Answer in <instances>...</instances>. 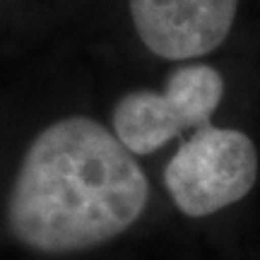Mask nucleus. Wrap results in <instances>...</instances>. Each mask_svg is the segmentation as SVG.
<instances>
[{
	"label": "nucleus",
	"mask_w": 260,
	"mask_h": 260,
	"mask_svg": "<svg viewBox=\"0 0 260 260\" xmlns=\"http://www.w3.org/2000/svg\"><path fill=\"white\" fill-rule=\"evenodd\" d=\"M149 203V181L116 133L89 116L51 123L29 142L5 203L10 236L63 255L113 241Z\"/></svg>",
	"instance_id": "f257e3e1"
},
{
	"label": "nucleus",
	"mask_w": 260,
	"mask_h": 260,
	"mask_svg": "<svg viewBox=\"0 0 260 260\" xmlns=\"http://www.w3.org/2000/svg\"><path fill=\"white\" fill-rule=\"evenodd\" d=\"M258 169V147L243 130L207 123L178 145L164 169V186L178 212L200 219L243 200Z\"/></svg>",
	"instance_id": "f03ea898"
},
{
	"label": "nucleus",
	"mask_w": 260,
	"mask_h": 260,
	"mask_svg": "<svg viewBox=\"0 0 260 260\" xmlns=\"http://www.w3.org/2000/svg\"><path fill=\"white\" fill-rule=\"evenodd\" d=\"M224 77L207 63H186L161 89H135L113 106L111 130L133 154H154L190 128H203L222 104Z\"/></svg>",
	"instance_id": "7ed1b4c3"
},
{
	"label": "nucleus",
	"mask_w": 260,
	"mask_h": 260,
	"mask_svg": "<svg viewBox=\"0 0 260 260\" xmlns=\"http://www.w3.org/2000/svg\"><path fill=\"white\" fill-rule=\"evenodd\" d=\"M133 27L154 56L193 60L222 46L239 0H128Z\"/></svg>",
	"instance_id": "20e7f679"
}]
</instances>
